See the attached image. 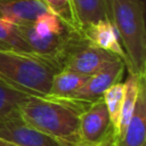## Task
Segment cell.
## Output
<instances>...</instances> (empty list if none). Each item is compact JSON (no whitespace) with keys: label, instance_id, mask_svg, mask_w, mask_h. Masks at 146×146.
<instances>
[{"label":"cell","instance_id":"12","mask_svg":"<svg viewBox=\"0 0 146 146\" xmlns=\"http://www.w3.org/2000/svg\"><path fill=\"white\" fill-rule=\"evenodd\" d=\"M140 78L138 75L135 74H129L125 82H123V100H122V106H121V113H120V119H119V127L115 133V138L119 139L130 119L131 115L133 113V108L136 105V100H137V96H138V91H139V83H140Z\"/></svg>","mask_w":146,"mask_h":146},{"label":"cell","instance_id":"3","mask_svg":"<svg viewBox=\"0 0 146 146\" xmlns=\"http://www.w3.org/2000/svg\"><path fill=\"white\" fill-rule=\"evenodd\" d=\"M60 68L34 52L0 49V79L30 96H47Z\"/></svg>","mask_w":146,"mask_h":146},{"label":"cell","instance_id":"1","mask_svg":"<svg viewBox=\"0 0 146 146\" xmlns=\"http://www.w3.org/2000/svg\"><path fill=\"white\" fill-rule=\"evenodd\" d=\"M91 103L73 97L27 96L19 104L18 112L31 127L52 137L62 146H70L80 141L79 119Z\"/></svg>","mask_w":146,"mask_h":146},{"label":"cell","instance_id":"15","mask_svg":"<svg viewBox=\"0 0 146 146\" xmlns=\"http://www.w3.org/2000/svg\"><path fill=\"white\" fill-rule=\"evenodd\" d=\"M27 94L18 90L0 79V122L18 110L19 104L27 98Z\"/></svg>","mask_w":146,"mask_h":146},{"label":"cell","instance_id":"18","mask_svg":"<svg viewBox=\"0 0 146 146\" xmlns=\"http://www.w3.org/2000/svg\"><path fill=\"white\" fill-rule=\"evenodd\" d=\"M41 1L50 13L56 15L65 24L80 31L74 14L73 0H41Z\"/></svg>","mask_w":146,"mask_h":146},{"label":"cell","instance_id":"11","mask_svg":"<svg viewBox=\"0 0 146 146\" xmlns=\"http://www.w3.org/2000/svg\"><path fill=\"white\" fill-rule=\"evenodd\" d=\"M48 11L41 0H0V18L16 25L30 24Z\"/></svg>","mask_w":146,"mask_h":146},{"label":"cell","instance_id":"14","mask_svg":"<svg viewBox=\"0 0 146 146\" xmlns=\"http://www.w3.org/2000/svg\"><path fill=\"white\" fill-rule=\"evenodd\" d=\"M89 75H84L70 70H60L52 79L48 96L71 97L88 80Z\"/></svg>","mask_w":146,"mask_h":146},{"label":"cell","instance_id":"7","mask_svg":"<svg viewBox=\"0 0 146 146\" xmlns=\"http://www.w3.org/2000/svg\"><path fill=\"white\" fill-rule=\"evenodd\" d=\"M125 63L121 58H116L108 63L97 73L90 75L84 84L78 89L71 97L84 99V100H97L102 98L103 94L113 84L120 82L123 76Z\"/></svg>","mask_w":146,"mask_h":146},{"label":"cell","instance_id":"4","mask_svg":"<svg viewBox=\"0 0 146 146\" xmlns=\"http://www.w3.org/2000/svg\"><path fill=\"white\" fill-rule=\"evenodd\" d=\"M16 26L32 52L54 62L60 70L70 46L81 34V31L68 26L50 11L30 24Z\"/></svg>","mask_w":146,"mask_h":146},{"label":"cell","instance_id":"17","mask_svg":"<svg viewBox=\"0 0 146 146\" xmlns=\"http://www.w3.org/2000/svg\"><path fill=\"white\" fill-rule=\"evenodd\" d=\"M0 43L16 51L32 52L26 42L19 35L16 24L2 18H0Z\"/></svg>","mask_w":146,"mask_h":146},{"label":"cell","instance_id":"5","mask_svg":"<svg viewBox=\"0 0 146 146\" xmlns=\"http://www.w3.org/2000/svg\"><path fill=\"white\" fill-rule=\"evenodd\" d=\"M116 58L120 57L89 43L81 33L70 46L63 59L62 70H70L90 76Z\"/></svg>","mask_w":146,"mask_h":146},{"label":"cell","instance_id":"8","mask_svg":"<svg viewBox=\"0 0 146 146\" xmlns=\"http://www.w3.org/2000/svg\"><path fill=\"white\" fill-rule=\"evenodd\" d=\"M113 129L108 112L103 98L92 102L80 115L79 137L80 141L96 143L103 139L106 133Z\"/></svg>","mask_w":146,"mask_h":146},{"label":"cell","instance_id":"2","mask_svg":"<svg viewBox=\"0 0 146 146\" xmlns=\"http://www.w3.org/2000/svg\"><path fill=\"white\" fill-rule=\"evenodd\" d=\"M108 19L127 55L129 74L146 76V27L141 0H106Z\"/></svg>","mask_w":146,"mask_h":146},{"label":"cell","instance_id":"13","mask_svg":"<svg viewBox=\"0 0 146 146\" xmlns=\"http://www.w3.org/2000/svg\"><path fill=\"white\" fill-rule=\"evenodd\" d=\"M73 7L80 31L89 24L108 19L106 0H73Z\"/></svg>","mask_w":146,"mask_h":146},{"label":"cell","instance_id":"19","mask_svg":"<svg viewBox=\"0 0 146 146\" xmlns=\"http://www.w3.org/2000/svg\"><path fill=\"white\" fill-rule=\"evenodd\" d=\"M115 143H116V138H115V135H114V130L111 129L106 136L100 139L99 141H96V143H86V141H78L76 144H73V145H70V146H115Z\"/></svg>","mask_w":146,"mask_h":146},{"label":"cell","instance_id":"16","mask_svg":"<svg viewBox=\"0 0 146 146\" xmlns=\"http://www.w3.org/2000/svg\"><path fill=\"white\" fill-rule=\"evenodd\" d=\"M123 83L117 82L110 87L102 96L104 104L106 106V110L108 112L110 121L114 130V135L116 133L117 127H119V119H120V113H121V106H122V100H123Z\"/></svg>","mask_w":146,"mask_h":146},{"label":"cell","instance_id":"6","mask_svg":"<svg viewBox=\"0 0 146 146\" xmlns=\"http://www.w3.org/2000/svg\"><path fill=\"white\" fill-rule=\"evenodd\" d=\"M0 139L14 146H62L52 137L26 123L18 110L0 122Z\"/></svg>","mask_w":146,"mask_h":146},{"label":"cell","instance_id":"21","mask_svg":"<svg viewBox=\"0 0 146 146\" xmlns=\"http://www.w3.org/2000/svg\"><path fill=\"white\" fill-rule=\"evenodd\" d=\"M0 49H9L7 46H5V44H2V43H0Z\"/></svg>","mask_w":146,"mask_h":146},{"label":"cell","instance_id":"9","mask_svg":"<svg viewBox=\"0 0 146 146\" xmlns=\"http://www.w3.org/2000/svg\"><path fill=\"white\" fill-rule=\"evenodd\" d=\"M145 140H146V76H141L133 113L123 135L119 139H116L115 146H145Z\"/></svg>","mask_w":146,"mask_h":146},{"label":"cell","instance_id":"10","mask_svg":"<svg viewBox=\"0 0 146 146\" xmlns=\"http://www.w3.org/2000/svg\"><path fill=\"white\" fill-rule=\"evenodd\" d=\"M84 39L95 47L119 56L127 66V55L120 42L116 30L110 19H103L81 29Z\"/></svg>","mask_w":146,"mask_h":146},{"label":"cell","instance_id":"20","mask_svg":"<svg viewBox=\"0 0 146 146\" xmlns=\"http://www.w3.org/2000/svg\"><path fill=\"white\" fill-rule=\"evenodd\" d=\"M0 146H14V145H11V144H9V143H7V141L0 139Z\"/></svg>","mask_w":146,"mask_h":146}]
</instances>
